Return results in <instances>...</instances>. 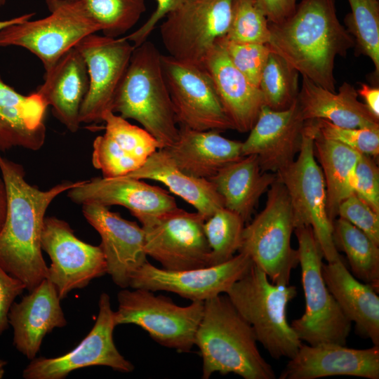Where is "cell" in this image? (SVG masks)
<instances>
[{
    "label": "cell",
    "mask_w": 379,
    "mask_h": 379,
    "mask_svg": "<svg viewBox=\"0 0 379 379\" xmlns=\"http://www.w3.org/2000/svg\"><path fill=\"white\" fill-rule=\"evenodd\" d=\"M0 171L8 194V209L0 232V265L20 280L29 291L47 277L41 237L45 213L60 194L80 181H63L47 190L31 185L22 166L2 156Z\"/></svg>",
    "instance_id": "obj_1"
},
{
    "label": "cell",
    "mask_w": 379,
    "mask_h": 379,
    "mask_svg": "<svg viewBox=\"0 0 379 379\" xmlns=\"http://www.w3.org/2000/svg\"><path fill=\"white\" fill-rule=\"evenodd\" d=\"M269 25L272 51L302 77L335 91V59L345 56L354 41L338 18L335 0H301L288 18Z\"/></svg>",
    "instance_id": "obj_2"
},
{
    "label": "cell",
    "mask_w": 379,
    "mask_h": 379,
    "mask_svg": "<svg viewBox=\"0 0 379 379\" xmlns=\"http://www.w3.org/2000/svg\"><path fill=\"white\" fill-rule=\"evenodd\" d=\"M251 325L227 295L204 301V312L195 335L203 359L202 378L214 373H235L244 379H274L275 373L261 356Z\"/></svg>",
    "instance_id": "obj_3"
},
{
    "label": "cell",
    "mask_w": 379,
    "mask_h": 379,
    "mask_svg": "<svg viewBox=\"0 0 379 379\" xmlns=\"http://www.w3.org/2000/svg\"><path fill=\"white\" fill-rule=\"evenodd\" d=\"M161 55L147 39L135 47L112 111L140 123L163 149L176 140L179 127L163 74Z\"/></svg>",
    "instance_id": "obj_4"
},
{
    "label": "cell",
    "mask_w": 379,
    "mask_h": 379,
    "mask_svg": "<svg viewBox=\"0 0 379 379\" xmlns=\"http://www.w3.org/2000/svg\"><path fill=\"white\" fill-rule=\"evenodd\" d=\"M226 295L272 358L294 357L302 345L287 319V306L297 295L295 286L272 283L253 262Z\"/></svg>",
    "instance_id": "obj_5"
},
{
    "label": "cell",
    "mask_w": 379,
    "mask_h": 379,
    "mask_svg": "<svg viewBox=\"0 0 379 379\" xmlns=\"http://www.w3.org/2000/svg\"><path fill=\"white\" fill-rule=\"evenodd\" d=\"M294 232L298 244L305 311L291 326L301 341L309 345L329 343L345 345L352 322L326 285L319 244L310 226L297 227Z\"/></svg>",
    "instance_id": "obj_6"
},
{
    "label": "cell",
    "mask_w": 379,
    "mask_h": 379,
    "mask_svg": "<svg viewBox=\"0 0 379 379\" xmlns=\"http://www.w3.org/2000/svg\"><path fill=\"white\" fill-rule=\"evenodd\" d=\"M295 228L290 199L278 179L267 190L264 209L244 227L239 252L276 284H289L291 273L299 264L298 251L291 245Z\"/></svg>",
    "instance_id": "obj_7"
},
{
    "label": "cell",
    "mask_w": 379,
    "mask_h": 379,
    "mask_svg": "<svg viewBox=\"0 0 379 379\" xmlns=\"http://www.w3.org/2000/svg\"><path fill=\"white\" fill-rule=\"evenodd\" d=\"M316 132L314 121H306L298 157L277 175L288 193L295 227L310 226L324 258L333 262L341 256L333 242V222L327 212L325 182L315 159Z\"/></svg>",
    "instance_id": "obj_8"
},
{
    "label": "cell",
    "mask_w": 379,
    "mask_h": 379,
    "mask_svg": "<svg viewBox=\"0 0 379 379\" xmlns=\"http://www.w3.org/2000/svg\"><path fill=\"white\" fill-rule=\"evenodd\" d=\"M116 325L133 324L157 343L178 352H189L195 345V335L204 312V301L187 306L176 305L163 295L143 288H123L117 294Z\"/></svg>",
    "instance_id": "obj_9"
},
{
    "label": "cell",
    "mask_w": 379,
    "mask_h": 379,
    "mask_svg": "<svg viewBox=\"0 0 379 379\" xmlns=\"http://www.w3.org/2000/svg\"><path fill=\"white\" fill-rule=\"evenodd\" d=\"M50 14L0 30V46L24 48L36 55L45 71L85 36L100 31L78 1L46 0Z\"/></svg>",
    "instance_id": "obj_10"
},
{
    "label": "cell",
    "mask_w": 379,
    "mask_h": 379,
    "mask_svg": "<svg viewBox=\"0 0 379 379\" xmlns=\"http://www.w3.org/2000/svg\"><path fill=\"white\" fill-rule=\"evenodd\" d=\"M234 0H185L166 15L160 35L168 55L203 67L217 40L229 30Z\"/></svg>",
    "instance_id": "obj_11"
},
{
    "label": "cell",
    "mask_w": 379,
    "mask_h": 379,
    "mask_svg": "<svg viewBox=\"0 0 379 379\" xmlns=\"http://www.w3.org/2000/svg\"><path fill=\"white\" fill-rule=\"evenodd\" d=\"M161 65L179 126L197 131L234 129L203 67L161 55Z\"/></svg>",
    "instance_id": "obj_12"
},
{
    "label": "cell",
    "mask_w": 379,
    "mask_h": 379,
    "mask_svg": "<svg viewBox=\"0 0 379 379\" xmlns=\"http://www.w3.org/2000/svg\"><path fill=\"white\" fill-rule=\"evenodd\" d=\"M41 246L51 260L46 279L55 285L61 300L72 290L83 288L91 280L107 274L100 245L93 246L77 238L63 220L45 217Z\"/></svg>",
    "instance_id": "obj_13"
},
{
    "label": "cell",
    "mask_w": 379,
    "mask_h": 379,
    "mask_svg": "<svg viewBox=\"0 0 379 379\" xmlns=\"http://www.w3.org/2000/svg\"><path fill=\"white\" fill-rule=\"evenodd\" d=\"M98 308L93 328L77 347L57 357H35L23 370L22 377L64 379L73 371L94 366H108L122 373L133 371V364L121 354L114 344L113 331L117 325L107 293L100 295Z\"/></svg>",
    "instance_id": "obj_14"
},
{
    "label": "cell",
    "mask_w": 379,
    "mask_h": 379,
    "mask_svg": "<svg viewBox=\"0 0 379 379\" xmlns=\"http://www.w3.org/2000/svg\"><path fill=\"white\" fill-rule=\"evenodd\" d=\"M206 219L179 207L160 216L145 230L147 256L172 271L209 266L211 249L204 230Z\"/></svg>",
    "instance_id": "obj_15"
},
{
    "label": "cell",
    "mask_w": 379,
    "mask_h": 379,
    "mask_svg": "<svg viewBox=\"0 0 379 379\" xmlns=\"http://www.w3.org/2000/svg\"><path fill=\"white\" fill-rule=\"evenodd\" d=\"M75 48L86 62L89 78L88 91L80 109V121H102L103 114L112 111L117 90L135 47L124 36L112 38L94 33L82 39Z\"/></svg>",
    "instance_id": "obj_16"
},
{
    "label": "cell",
    "mask_w": 379,
    "mask_h": 379,
    "mask_svg": "<svg viewBox=\"0 0 379 379\" xmlns=\"http://www.w3.org/2000/svg\"><path fill=\"white\" fill-rule=\"evenodd\" d=\"M252 263L250 257L242 252L220 265L187 270L161 269L147 261L133 273L129 286L153 292L165 291L191 301L204 302L226 293Z\"/></svg>",
    "instance_id": "obj_17"
},
{
    "label": "cell",
    "mask_w": 379,
    "mask_h": 379,
    "mask_svg": "<svg viewBox=\"0 0 379 379\" xmlns=\"http://www.w3.org/2000/svg\"><path fill=\"white\" fill-rule=\"evenodd\" d=\"M67 197L81 205L95 204L105 207L114 205L125 207L143 228L178 208L175 198L166 190L126 175L81 180L67 191Z\"/></svg>",
    "instance_id": "obj_18"
},
{
    "label": "cell",
    "mask_w": 379,
    "mask_h": 379,
    "mask_svg": "<svg viewBox=\"0 0 379 379\" xmlns=\"http://www.w3.org/2000/svg\"><path fill=\"white\" fill-rule=\"evenodd\" d=\"M82 212L101 237L107 274L118 286L128 287L133 273L147 261L144 229L101 205L84 204Z\"/></svg>",
    "instance_id": "obj_19"
},
{
    "label": "cell",
    "mask_w": 379,
    "mask_h": 379,
    "mask_svg": "<svg viewBox=\"0 0 379 379\" xmlns=\"http://www.w3.org/2000/svg\"><path fill=\"white\" fill-rule=\"evenodd\" d=\"M305 122L297 100L283 110L264 105L248 138L242 142L243 156L255 155L262 171L279 173L298 155Z\"/></svg>",
    "instance_id": "obj_20"
},
{
    "label": "cell",
    "mask_w": 379,
    "mask_h": 379,
    "mask_svg": "<svg viewBox=\"0 0 379 379\" xmlns=\"http://www.w3.org/2000/svg\"><path fill=\"white\" fill-rule=\"evenodd\" d=\"M334 375L379 378V346L352 349L335 343L301 345L280 379H316Z\"/></svg>",
    "instance_id": "obj_21"
},
{
    "label": "cell",
    "mask_w": 379,
    "mask_h": 379,
    "mask_svg": "<svg viewBox=\"0 0 379 379\" xmlns=\"http://www.w3.org/2000/svg\"><path fill=\"white\" fill-rule=\"evenodd\" d=\"M104 135L93 141L92 164L105 178L124 176L139 168L160 145L143 128L112 111L102 116Z\"/></svg>",
    "instance_id": "obj_22"
},
{
    "label": "cell",
    "mask_w": 379,
    "mask_h": 379,
    "mask_svg": "<svg viewBox=\"0 0 379 379\" xmlns=\"http://www.w3.org/2000/svg\"><path fill=\"white\" fill-rule=\"evenodd\" d=\"M55 285L44 279L22 300L14 302L8 313L15 349L32 360L40 350L46 335L67 325Z\"/></svg>",
    "instance_id": "obj_23"
},
{
    "label": "cell",
    "mask_w": 379,
    "mask_h": 379,
    "mask_svg": "<svg viewBox=\"0 0 379 379\" xmlns=\"http://www.w3.org/2000/svg\"><path fill=\"white\" fill-rule=\"evenodd\" d=\"M234 129L249 132L265 105L258 87L249 80L230 61L224 48L215 44L203 62Z\"/></svg>",
    "instance_id": "obj_24"
},
{
    "label": "cell",
    "mask_w": 379,
    "mask_h": 379,
    "mask_svg": "<svg viewBox=\"0 0 379 379\" xmlns=\"http://www.w3.org/2000/svg\"><path fill=\"white\" fill-rule=\"evenodd\" d=\"M37 93L54 117L70 132L76 133L81 121V105L88 93L89 78L86 62L74 47L67 51L49 69Z\"/></svg>",
    "instance_id": "obj_25"
},
{
    "label": "cell",
    "mask_w": 379,
    "mask_h": 379,
    "mask_svg": "<svg viewBox=\"0 0 379 379\" xmlns=\"http://www.w3.org/2000/svg\"><path fill=\"white\" fill-rule=\"evenodd\" d=\"M241 146L242 142L225 138L217 131L179 126L176 140L163 149L184 172L210 180L225 166L243 157Z\"/></svg>",
    "instance_id": "obj_26"
},
{
    "label": "cell",
    "mask_w": 379,
    "mask_h": 379,
    "mask_svg": "<svg viewBox=\"0 0 379 379\" xmlns=\"http://www.w3.org/2000/svg\"><path fill=\"white\" fill-rule=\"evenodd\" d=\"M47 107L37 93L22 95L0 77V152L16 147L40 149L46 136Z\"/></svg>",
    "instance_id": "obj_27"
},
{
    "label": "cell",
    "mask_w": 379,
    "mask_h": 379,
    "mask_svg": "<svg viewBox=\"0 0 379 379\" xmlns=\"http://www.w3.org/2000/svg\"><path fill=\"white\" fill-rule=\"evenodd\" d=\"M302 77L297 100L305 121L323 119L340 127L379 128V119L358 100L351 84L344 82L336 93Z\"/></svg>",
    "instance_id": "obj_28"
},
{
    "label": "cell",
    "mask_w": 379,
    "mask_h": 379,
    "mask_svg": "<svg viewBox=\"0 0 379 379\" xmlns=\"http://www.w3.org/2000/svg\"><path fill=\"white\" fill-rule=\"evenodd\" d=\"M322 275L329 291L358 333L379 346V297L370 285L359 281L342 258L322 264Z\"/></svg>",
    "instance_id": "obj_29"
},
{
    "label": "cell",
    "mask_w": 379,
    "mask_h": 379,
    "mask_svg": "<svg viewBox=\"0 0 379 379\" xmlns=\"http://www.w3.org/2000/svg\"><path fill=\"white\" fill-rule=\"evenodd\" d=\"M126 176L163 183L172 193L192 206L206 220L224 207V201L211 180L182 171L165 149H157L139 168Z\"/></svg>",
    "instance_id": "obj_30"
},
{
    "label": "cell",
    "mask_w": 379,
    "mask_h": 379,
    "mask_svg": "<svg viewBox=\"0 0 379 379\" xmlns=\"http://www.w3.org/2000/svg\"><path fill=\"white\" fill-rule=\"evenodd\" d=\"M277 179V173L262 171L257 157L251 154L225 166L209 180L221 195L224 207L246 222L262 194Z\"/></svg>",
    "instance_id": "obj_31"
},
{
    "label": "cell",
    "mask_w": 379,
    "mask_h": 379,
    "mask_svg": "<svg viewBox=\"0 0 379 379\" xmlns=\"http://www.w3.org/2000/svg\"><path fill=\"white\" fill-rule=\"evenodd\" d=\"M314 152L323 173L327 212L333 222L337 218L339 205L354 194V171L361 154L323 136L317 127L314 139Z\"/></svg>",
    "instance_id": "obj_32"
},
{
    "label": "cell",
    "mask_w": 379,
    "mask_h": 379,
    "mask_svg": "<svg viewBox=\"0 0 379 379\" xmlns=\"http://www.w3.org/2000/svg\"><path fill=\"white\" fill-rule=\"evenodd\" d=\"M332 224L334 244L345 253L352 275L378 292L379 245L341 218H336Z\"/></svg>",
    "instance_id": "obj_33"
},
{
    "label": "cell",
    "mask_w": 379,
    "mask_h": 379,
    "mask_svg": "<svg viewBox=\"0 0 379 379\" xmlns=\"http://www.w3.org/2000/svg\"><path fill=\"white\" fill-rule=\"evenodd\" d=\"M81 8L104 36L119 38L138 22L145 0H79Z\"/></svg>",
    "instance_id": "obj_34"
},
{
    "label": "cell",
    "mask_w": 379,
    "mask_h": 379,
    "mask_svg": "<svg viewBox=\"0 0 379 379\" xmlns=\"http://www.w3.org/2000/svg\"><path fill=\"white\" fill-rule=\"evenodd\" d=\"M299 74L284 59L271 51L258 85L265 106L274 110L288 108L298 96Z\"/></svg>",
    "instance_id": "obj_35"
},
{
    "label": "cell",
    "mask_w": 379,
    "mask_h": 379,
    "mask_svg": "<svg viewBox=\"0 0 379 379\" xmlns=\"http://www.w3.org/2000/svg\"><path fill=\"white\" fill-rule=\"evenodd\" d=\"M351 11L345 18L347 31L358 52L369 58L379 74V1L347 0Z\"/></svg>",
    "instance_id": "obj_36"
},
{
    "label": "cell",
    "mask_w": 379,
    "mask_h": 379,
    "mask_svg": "<svg viewBox=\"0 0 379 379\" xmlns=\"http://www.w3.org/2000/svg\"><path fill=\"white\" fill-rule=\"evenodd\" d=\"M244 224L240 215L225 207L204 221V230L211 249L209 266L230 260L239 251Z\"/></svg>",
    "instance_id": "obj_37"
},
{
    "label": "cell",
    "mask_w": 379,
    "mask_h": 379,
    "mask_svg": "<svg viewBox=\"0 0 379 379\" xmlns=\"http://www.w3.org/2000/svg\"><path fill=\"white\" fill-rule=\"evenodd\" d=\"M227 39L239 43L267 44L269 21L258 0H234Z\"/></svg>",
    "instance_id": "obj_38"
},
{
    "label": "cell",
    "mask_w": 379,
    "mask_h": 379,
    "mask_svg": "<svg viewBox=\"0 0 379 379\" xmlns=\"http://www.w3.org/2000/svg\"><path fill=\"white\" fill-rule=\"evenodd\" d=\"M225 51L234 66L254 86L258 87L262 69L271 51L267 44L239 43L225 36L217 41Z\"/></svg>",
    "instance_id": "obj_39"
},
{
    "label": "cell",
    "mask_w": 379,
    "mask_h": 379,
    "mask_svg": "<svg viewBox=\"0 0 379 379\" xmlns=\"http://www.w3.org/2000/svg\"><path fill=\"white\" fill-rule=\"evenodd\" d=\"M324 137L338 141L361 154L376 158L379 154V128H345L323 120H314Z\"/></svg>",
    "instance_id": "obj_40"
},
{
    "label": "cell",
    "mask_w": 379,
    "mask_h": 379,
    "mask_svg": "<svg viewBox=\"0 0 379 379\" xmlns=\"http://www.w3.org/2000/svg\"><path fill=\"white\" fill-rule=\"evenodd\" d=\"M337 216L363 231L379 245V213L354 194L341 202Z\"/></svg>",
    "instance_id": "obj_41"
},
{
    "label": "cell",
    "mask_w": 379,
    "mask_h": 379,
    "mask_svg": "<svg viewBox=\"0 0 379 379\" xmlns=\"http://www.w3.org/2000/svg\"><path fill=\"white\" fill-rule=\"evenodd\" d=\"M354 194L379 213V168L375 158L361 154L354 171Z\"/></svg>",
    "instance_id": "obj_42"
},
{
    "label": "cell",
    "mask_w": 379,
    "mask_h": 379,
    "mask_svg": "<svg viewBox=\"0 0 379 379\" xmlns=\"http://www.w3.org/2000/svg\"><path fill=\"white\" fill-rule=\"evenodd\" d=\"M26 289L18 279L0 265V335L9 327L8 313L15 299Z\"/></svg>",
    "instance_id": "obj_43"
},
{
    "label": "cell",
    "mask_w": 379,
    "mask_h": 379,
    "mask_svg": "<svg viewBox=\"0 0 379 379\" xmlns=\"http://www.w3.org/2000/svg\"><path fill=\"white\" fill-rule=\"evenodd\" d=\"M185 0H155L157 7L148 20L137 30L124 36L137 47L147 40L157 24L171 11L175 10Z\"/></svg>",
    "instance_id": "obj_44"
},
{
    "label": "cell",
    "mask_w": 379,
    "mask_h": 379,
    "mask_svg": "<svg viewBox=\"0 0 379 379\" xmlns=\"http://www.w3.org/2000/svg\"><path fill=\"white\" fill-rule=\"evenodd\" d=\"M269 23L278 24L295 11L297 0H258Z\"/></svg>",
    "instance_id": "obj_45"
},
{
    "label": "cell",
    "mask_w": 379,
    "mask_h": 379,
    "mask_svg": "<svg viewBox=\"0 0 379 379\" xmlns=\"http://www.w3.org/2000/svg\"><path fill=\"white\" fill-rule=\"evenodd\" d=\"M360 85V88L357 91L358 95L364 100V104L368 110L379 119V88L365 83H361Z\"/></svg>",
    "instance_id": "obj_46"
},
{
    "label": "cell",
    "mask_w": 379,
    "mask_h": 379,
    "mask_svg": "<svg viewBox=\"0 0 379 379\" xmlns=\"http://www.w3.org/2000/svg\"><path fill=\"white\" fill-rule=\"evenodd\" d=\"M8 194L4 179L0 178V232L1 231L7 215Z\"/></svg>",
    "instance_id": "obj_47"
},
{
    "label": "cell",
    "mask_w": 379,
    "mask_h": 379,
    "mask_svg": "<svg viewBox=\"0 0 379 379\" xmlns=\"http://www.w3.org/2000/svg\"><path fill=\"white\" fill-rule=\"evenodd\" d=\"M5 2H6V0H0V5H3L4 4H5ZM34 15H35L34 13H25L23 15L15 17L9 20H0V30H1L2 29L8 26L20 23L24 21L30 20Z\"/></svg>",
    "instance_id": "obj_48"
},
{
    "label": "cell",
    "mask_w": 379,
    "mask_h": 379,
    "mask_svg": "<svg viewBox=\"0 0 379 379\" xmlns=\"http://www.w3.org/2000/svg\"><path fill=\"white\" fill-rule=\"evenodd\" d=\"M7 362L1 359H0V379L2 378L5 373V366H6Z\"/></svg>",
    "instance_id": "obj_49"
},
{
    "label": "cell",
    "mask_w": 379,
    "mask_h": 379,
    "mask_svg": "<svg viewBox=\"0 0 379 379\" xmlns=\"http://www.w3.org/2000/svg\"><path fill=\"white\" fill-rule=\"evenodd\" d=\"M67 1H79V0H67Z\"/></svg>",
    "instance_id": "obj_50"
}]
</instances>
